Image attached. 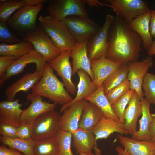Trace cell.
<instances>
[{
    "label": "cell",
    "instance_id": "obj_1",
    "mask_svg": "<svg viewBox=\"0 0 155 155\" xmlns=\"http://www.w3.org/2000/svg\"><path fill=\"white\" fill-rule=\"evenodd\" d=\"M108 40L106 57L108 59L127 65L138 59L142 40L122 18L115 17L109 30Z\"/></svg>",
    "mask_w": 155,
    "mask_h": 155
},
{
    "label": "cell",
    "instance_id": "obj_2",
    "mask_svg": "<svg viewBox=\"0 0 155 155\" xmlns=\"http://www.w3.org/2000/svg\"><path fill=\"white\" fill-rule=\"evenodd\" d=\"M65 87L63 82L57 78L47 63L41 79L32 88V93L46 98L62 106L73 99Z\"/></svg>",
    "mask_w": 155,
    "mask_h": 155
},
{
    "label": "cell",
    "instance_id": "obj_3",
    "mask_svg": "<svg viewBox=\"0 0 155 155\" xmlns=\"http://www.w3.org/2000/svg\"><path fill=\"white\" fill-rule=\"evenodd\" d=\"M38 20L44 31L61 52L71 51L77 43L63 20H56L49 15H40Z\"/></svg>",
    "mask_w": 155,
    "mask_h": 155
},
{
    "label": "cell",
    "instance_id": "obj_4",
    "mask_svg": "<svg viewBox=\"0 0 155 155\" xmlns=\"http://www.w3.org/2000/svg\"><path fill=\"white\" fill-rule=\"evenodd\" d=\"M43 4L36 6L26 5L17 10L7 20L9 28L22 33L21 35L35 31L36 20Z\"/></svg>",
    "mask_w": 155,
    "mask_h": 155
},
{
    "label": "cell",
    "instance_id": "obj_5",
    "mask_svg": "<svg viewBox=\"0 0 155 155\" xmlns=\"http://www.w3.org/2000/svg\"><path fill=\"white\" fill-rule=\"evenodd\" d=\"M86 2V0H49L47 11L49 16L58 20L74 15L88 17Z\"/></svg>",
    "mask_w": 155,
    "mask_h": 155
},
{
    "label": "cell",
    "instance_id": "obj_6",
    "mask_svg": "<svg viewBox=\"0 0 155 155\" xmlns=\"http://www.w3.org/2000/svg\"><path fill=\"white\" fill-rule=\"evenodd\" d=\"M61 116L54 110L38 117L33 124L31 139L37 141L55 137L60 129L59 121Z\"/></svg>",
    "mask_w": 155,
    "mask_h": 155
},
{
    "label": "cell",
    "instance_id": "obj_7",
    "mask_svg": "<svg viewBox=\"0 0 155 155\" xmlns=\"http://www.w3.org/2000/svg\"><path fill=\"white\" fill-rule=\"evenodd\" d=\"M21 36L23 40L31 43L48 63L55 58L61 53L40 24L35 31Z\"/></svg>",
    "mask_w": 155,
    "mask_h": 155
},
{
    "label": "cell",
    "instance_id": "obj_8",
    "mask_svg": "<svg viewBox=\"0 0 155 155\" xmlns=\"http://www.w3.org/2000/svg\"><path fill=\"white\" fill-rule=\"evenodd\" d=\"M110 3L116 16L123 19L128 24L137 17L150 10L146 1L143 0H106Z\"/></svg>",
    "mask_w": 155,
    "mask_h": 155
},
{
    "label": "cell",
    "instance_id": "obj_9",
    "mask_svg": "<svg viewBox=\"0 0 155 155\" xmlns=\"http://www.w3.org/2000/svg\"><path fill=\"white\" fill-rule=\"evenodd\" d=\"M63 21L71 34L79 43L89 39L101 28L98 24L87 16H70L65 18Z\"/></svg>",
    "mask_w": 155,
    "mask_h": 155
},
{
    "label": "cell",
    "instance_id": "obj_10",
    "mask_svg": "<svg viewBox=\"0 0 155 155\" xmlns=\"http://www.w3.org/2000/svg\"><path fill=\"white\" fill-rule=\"evenodd\" d=\"M115 17L108 14L104 24L99 31L89 39L87 44L88 56L92 61L103 57H106L108 48L109 30Z\"/></svg>",
    "mask_w": 155,
    "mask_h": 155
},
{
    "label": "cell",
    "instance_id": "obj_11",
    "mask_svg": "<svg viewBox=\"0 0 155 155\" xmlns=\"http://www.w3.org/2000/svg\"><path fill=\"white\" fill-rule=\"evenodd\" d=\"M46 61L42 55L34 48L28 53L17 59L7 69L5 76L0 79V86L2 87L5 82L12 77L22 73L28 64H36V70L43 74Z\"/></svg>",
    "mask_w": 155,
    "mask_h": 155
},
{
    "label": "cell",
    "instance_id": "obj_12",
    "mask_svg": "<svg viewBox=\"0 0 155 155\" xmlns=\"http://www.w3.org/2000/svg\"><path fill=\"white\" fill-rule=\"evenodd\" d=\"M26 98L31 103L21 114L20 118L22 124H33L38 117L45 113L54 110L57 105L56 103L44 101L42 97L32 93L27 94Z\"/></svg>",
    "mask_w": 155,
    "mask_h": 155
},
{
    "label": "cell",
    "instance_id": "obj_13",
    "mask_svg": "<svg viewBox=\"0 0 155 155\" xmlns=\"http://www.w3.org/2000/svg\"><path fill=\"white\" fill-rule=\"evenodd\" d=\"M153 65V61L150 56L142 61H137L128 65L127 79L130 82V89L134 90L141 100L144 96L142 88L144 78Z\"/></svg>",
    "mask_w": 155,
    "mask_h": 155
},
{
    "label": "cell",
    "instance_id": "obj_14",
    "mask_svg": "<svg viewBox=\"0 0 155 155\" xmlns=\"http://www.w3.org/2000/svg\"><path fill=\"white\" fill-rule=\"evenodd\" d=\"M71 51L62 52L60 54L48 63L61 78L65 87L69 94L75 95L77 88L71 79L72 68L70 62Z\"/></svg>",
    "mask_w": 155,
    "mask_h": 155
},
{
    "label": "cell",
    "instance_id": "obj_15",
    "mask_svg": "<svg viewBox=\"0 0 155 155\" xmlns=\"http://www.w3.org/2000/svg\"><path fill=\"white\" fill-rule=\"evenodd\" d=\"M123 64L103 57L91 61V70L94 76L93 82L97 88L118 69Z\"/></svg>",
    "mask_w": 155,
    "mask_h": 155
},
{
    "label": "cell",
    "instance_id": "obj_16",
    "mask_svg": "<svg viewBox=\"0 0 155 155\" xmlns=\"http://www.w3.org/2000/svg\"><path fill=\"white\" fill-rule=\"evenodd\" d=\"M87 101L85 99H82L64 111L60 119V130L72 133L79 128L83 108Z\"/></svg>",
    "mask_w": 155,
    "mask_h": 155
},
{
    "label": "cell",
    "instance_id": "obj_17",
    "mask_svg": "<svg viewBox=\"0 0 155 155\" xmlns=\"http://www.w3.org/2000/svg\"><path fill=\"white\" fill-rule=\"evenodd\" d=\"M43 74L36 70L33 73H28L8 87L5 91L7 100H14L16 94L19 92H27L32 88L41 79Z\"/></svg>",
    "mask_w": 155,
    "mask_h": 155
},
{
    "label": "cell",
    "instance_id": "obj_18",
    "mask_svg": "<svg viewBox=\"0 0 155 155\" xmlns=\"http://www.w3.org/2000/svg\"><path fill=\"white\" fill-rule=\"evenodd\" d=\"M88 39L81 43L77 42L71 51V57L72 60V75L79 70H83L94 79L91 66V61L88 56L87 44Z\"/></svg>",
    "mask_w": 155,
    "mask_h": 155
},
{
    "label": "cell",
    "instance_id": "obj_19",
    "mask_svg": "<svg viewBox=\"0 0 155 155\" xmlns=\"http://www.w3.org/2000/svg\"><path fill=\"white\" fill-rule=\"evenodd\" d=\"M117 137L124 150L130 155H154V141L137 140L121 134Z\"/></svg>",
    "mask_w": 155,
    "mask_h": 155
},
{
    "label": "cell",
    "instance_id": "obj_20",
    "mask_svg": "<svg viewBox=\"0 0 155 155\" xmlns=\"http://www.w3.org/2000/svg\"><path fill=\"white\" fill-rule=\"evenodd\" d=\"M142 112L141 100L135 92L126 108L124 115V127L128 133L132 136L137 131V122Z\"/></svg>",
    "mask_w": 155,
    "mask_h": 155
},
{
    "label": "cell",
    "instance_id": "obj_21",
    "mask_svg": "<svg viewBox=\"0 0 155 155\" xmlns=\"http://www.w3.org/2000/svg\"><path fill=\"white\" fill-rule=\"evenodd\" d=\"M150 10L135 18L128 24L129 27L140 36L144 48L147 50L153 42L150 29Z\"/></svg>",
    "mask_w": 155,
    "mask_h": 155
},
{
    "label": "cell",
    "instance_id": "obj_22",
    "mask_svg": "<svg viewBox=\"0 0 155 155\" xmlns=\"http://www.w3.org/2000/svg\"><path fill=\"white\" fill-rule=\"evenodd\" d=\"M77 73L79 78L76 95L72 100L68 104L61 106V113L72 104L85 99L94 93L98 88L92 80L89 74L82 70H78Z\"/></svg>",
    "mask_w": 155,
    "mask_h": 155
},
{
    "label": "cell",
    "instance_id": "obj_23",
    "mask_svg": "<svg viewBox=\"0 0 155 155\" xmlns=\"http://www.w3.org/2000/svg\"><path fill=\"white\" fill-rule=\"evenodd\" d=\"M92 131L96 141L99 139H107L111 134L117 132L121 134H127V131L122 123L103 115Z\"/></svg>",
    "mask_w": 155,
    "mask_h": 155
},
{
    "label": "cell",
    "instance_id": "obj_24",
    "mask_svg": "<svg viewBox=\"0 0 155 155\" xmlns=\"http://www.w3.org/2000/svg\"><path fill=\"white\" fill-rule=\"evenodd\" d=\"M73 138V146L77 152H92L96 144V140L92 131L79 128L72 133Z\"/></svg>",
    "mask_w": 155,
    "mask_h": 155
},
{
    "label": "cell",
    "instance_id": "obj_25",
    "mask_svg": "<svg viewBox=\"0 0 155 155\" xmlns=\"http://www.w3.org/2000/svg\"><path fill=\"white\" fill-rule=\"evenodd\" d=\"M103 115V112L98 107L87 101L83 108L79 128L92 131Z\"/></svg>",
    "mask_w": 155,
    "mask_h": 155
},
{
    "label": "cell",
    "instance_id": "obj_26",
    "mask_svg": "<svg viewBox=\"0 0 155 155\" xmlns=\"http://www.w3.org/2000/svg\"><path fill=\"white\" fill-rule=\"evenodd\" d=\"M141 101L142 112V117L139 120V129L131 138L138 140H151L149 128L152 119V116L150 111V104L144 98Z\"/></svg>",
    "mask_w": 155,
    "mask_h": 155
},
{
    "label": "cell",
    "instance_id": "obj_27",
    "mask_svg": "<svg viewBox=\"0 0 155 155\" xmlns=\"http://www.w3.org/2000/svg\"><path fill=\"white\" fill-rule=\"evenodd\" d=\"M85 99L98 107L107 118L119 122L104 93L102 85L98 87L94 93Z\"/></svg>",
    "mask_w": 155,
    "mask_h": 155
},
{
    "label": "cell",
    "instance_id": "obj_28",
    "mask_svg": "<svg viewBox=\"0 0 155 155\" xmlns=\"http://www.w3.org/2000/svg\"><path fill=\"white\" fill-rule=\"evenodd\" d=\"M23 110L14 109L9 101L4 100L0 102V123L8 124L18 128L22 124L20 117Z\"/></svg>",
    "mask_w": 155,
    "mask_h": 155
},
{
    "label": "cell",
    "instance_id": "obj_29",
    "mask_svg": "<svg viewBox=\"0 0 155 155\" xmlns=\"http://www.w3.org/2000/svg\"><path fill=\"white\" fill-rule=\"evenodd\" d=\"M34 48L31 43L23 40L12 44L1 43L0 55L14 56L18 58L28 53Z\"/></svg>",
    "mask_w": 155,
    "mask_h": 155
},
{
    "label": "cell",
    "instance_id": "obj_30",
    "mask_svg": "<svg viewBox=\"0 0 155 155\" xmlns=\"http://www.w3.org/2000/svg\"><path fill=\"white\" fill-rule=\"evenodd\" d=\"M0 142L1 144L16 149L25 155H35L33 151L34 140L32 139L10 138L1 136Z\"/></svg>",
    "mask_w": 155,
    "mask_h": 155
},
{
    "label": "cell",
    "instance_id": "obj_31",
    "mask_svg": "<svg viewBox=\"0 0 155 155\" xmlns=\"http://www.w3.org/2000/svg\"><path fill=\"white\" fill-rule=\"evenodd\" d=\"M35 155H59V145L56 137L34 141Z\"/></svg>",
    "mask_w": 155,
    "mask_h": 155
},
{
    "label": "cell",
    "instance_id": "obj_32",
    "mask_svg": "<svg viewBox=\"0 0 155 155\" xmlns=\"http://www.w3.org/2000/svg\"><path fill=\"white\" fill-rule=\"evenodd\" d=\"M128 65L123 64L103 83L102 86L105 94L121 84L127 78Z\"/></svg>",
    "mask_w": 155,
    "mask_h": 155
},
{
    "label": "cell",
    "instance_id": "obj_33",
    "mask_svg": "<svg viewBox=\"0 0 155 155\" xmlns=\"http://www.w3.org/2000/svg\"><path fill=\"white\" fill-rule=\"evenodd\" d=\"M26 5L24 0H0V21L7 22L17 10Z\"/></svg>",
    "mask_w": 155,
    "mask_h": 155
},
{
    "label": "cell",
    "instance_id": "obj_34",
    "mask_svg": "<svg viewBox=\"0 0 155 155\" xmlns=\"http://www.w3.org/2000/svg\"><path fill=\"white\" fill-rule=\"evenodd\" d=\"M135 92L134 90L130 89L111 105L114 112L120 123H125L124 115L126 106Z\"/></svg>",
    "mask_w": 155,
    "mask_h": 155
},
{
    "label": "cell",
    "instance_id": "obj_35",
    "mask_svg": "<svg viewBox=\"0 0 155 155\" xmlns=\"http://www.w3.org/2000/svg\"><path fill=\"white\" fill-rule=\"evenodd\" d=\"M55 137L59 145V155H74L71 149L72 137L71 133L60 129Z\"/></svg>",
    "mask_w": 155,
    "mask_h": 155
},
{
    "label": "cell",
    "instance_id": "obj_36",
    "mask_svg": "<svg viewBox=\"0 0 155 155\" xmlns=\"http://www.w3.org/2000/svg\"><path fill=\"white\" fill-rule=\"evenodd\" d=\"M142 87L145 99L155 106V74L148 73L144 78Z\"/></svg>",
    "mask_w": 155,
    "mask_h": 155
},
{
    "label": "cell",
    "instance_id": "obj_37",
    "mask_svg": "<svg viewBox=\"0 0 155 155\" xmlns=\"http://www.w3.org/2000/svg\"><path fill=\"white\" fill-rule=\"evenodd\" d=\"M130 89L129 82L126 79L121 84L113 88L105 94L112 105Z\"/></svg>",
    "mask_w": 155,
    "mask_h": 155
},
{
    "label": "cell",
    "instance_id": "obj_38",
    "mask_svg": "<svg viewBox=\"0 0 155 155\" xmlns=\"http://www.w3.org/2000/svg\"><path fill=\"white\" fill-rule=\"evenodd\" d=\"M22 41L10 30L7 22L0 21V42L1 43L12 44Z\"/></svg>",
    "mask_w": 155,
    "mask_h": 155
},
{
    "label": "cell",
    "instance_id": "obj_39",
    "mask_svg": "<svg viewBox=\"0 0 155 155\" xmlns=\"http://www.w3.org/2000/svg\"><path fill=\"white\" fill-rule=\"evenodd\" d=\"M18 59L14 56H0V78L5 75L9 67Z\"/></svg>",
    "mask_w": 155,
    "mask_h": 155
},
{
    "label": "cell",
    "instance_id": "obj_40",
    "mask_svg": "<svg viewBox=\"0 0 155 155\" xmlns=\"http://www.w3.org/2000/svg\"><path fill=\"white\" fill-rule=\"evenodd\" d=\"M0 134L10 138L17 137L18 128L10 125L0 123Z\"/></svg>",
    "mask_w": 155,
    "mask_h": 155
},
{
    "label": "cell",
    "instance_id": "obj_41",
    "mask_svg": "<svg viewBox=\"0 0 155 155\" xmlns=\"http://www.w3.org/2000/svg\"><path fill=\"white\" fill-rule=\"evenodd\" d=\"M33 124H22L18 128L17 137L23 139H31Z\"/></svg>",
    "mask_w": 155,
    "mask_h": 155
},
{
    "label": "cell",
    "instance_id": "obj_42",
    "mask_svg": "<svg viewBox=\"0 0 155 155\" xmlns=\"http://www.w3.org/2000/svg\"><path fill=\"white\" fill-rule=\"evenodd\" d=\"M0 155H25L19 151L13 148H8L5 146H0Z\"/></svg>",
    "mask_w": 155,
    "mask_h": 155
},
{
    "label": "cell",
    "instance_id": "obj_43",
    "mask_svg": "<svg viewBox=\"0 0 155 155\" xmlns=\"http://www.w3.org/2000/svg\"><path fill=\"white\" fill-rule=\"evenodd\" d=\"M150 32L152 37L155 38V10H150Z\"/></svg>",
    "mask_w": 155,
    "mask_h": 155
},
{
    "label": "cell",
    "instance_id": "obj_44",
    "mask_svg": "<svg viewBox=\"0 0 155 155\" xmlns=\"http://www.w3.org/2000/svg\"><path fill=\"white\" fill-rule=\"evenodd\" d=\"M152 119L149 128V133L151 140L155 141V114H152Z\"/></svg>",
    "mask_w": 155,
    "mask_h": 155
},
{
    "label": "cell",
    "instance_id": "obj_45",
    "mask_svg": "<svg viewBox=\"0 0 155 155\" xmlns=\"http://www.w3.org/2000/svg\"><path fill=\"white\" fill-rule=\"evenodd\" d=\"M86 4L91 7H96L98 8V5L101 7L106 6L109 7V5L106 3H102L97 0H86Z\"/></svg>",
    "mask_w": 155,
    "mask_h": 155
},
{
    "label": "cell",
    "instance_id": "obj_46",
    "mask_svg": "<svg viewBox=\"0 0 155 155\" xmlns=\"http://www.w3.org/2000/svg\"><path fill=\"white\" fill-rule=\"evenodd\" d=\"M48 0H24L26 5L36 6L43 4L48 1Z\"/></svg>",
    "mask_w": 155,
    "mask_h": 155
},
{
    "label": "cell",
    "instance_id": "obj_47",
    "mask_svg": "<svg viewBox=\"0 0 155 155\" xmlns=\"http://www.w3.org/2000/svg\"><path fill=\"white\" fill-rule=\"evenodd\" d=\"M19 100L18 99H17L11 101H9L12 107L15 109L19 111H21L22 110L20 108L22 104H20L19 103Z\"/></svg>",
    "mask_w": 155,
    "mask_h": 155
},
{
    "label": "cell",
    "instance_id": "obj_48",
    "mask_svg": "<svg viewBox=\"0 0 155 155\" xmlns=\"http://www.w3.org/2000/svg\"><path fill=\"white\" fill-rule=\"evenodd\" d=\"M147 53L149 56L155 55V40L153 42L151 46L148 50Z\"/></svg>",
    "mask_w": 155,
    "mask_h": 155
},
{
    "label": "cell",
    "instance_id": "obj_49",
    "mask_svg": "<svg viewBox=\"0 0 155 155\" xmlns=\"http://www.w3.org/2000/svg\"><path fill=\"white\" fill-rule=\"evenodd\" d=\"M116 150L118 153V155H130L125 152L124 149L121 147H117Z\"/></svg>",
    "mask_w": 155,
    "mask_h": 155
},
{
    "label": "cell",
    "instance_id": "obj_50",
    "mask_svg": "<svg viewBox=\"0 0 155 155\" xmlns=\"http://www.w3.org/2000/svg\"><path fill=\"white\" fill-rule=\"evenodd\" d=\"M79 155H102L101 154H94L92 152L90 153H81L79 154Z\"/></svg>",
    "mask_w": 155,
    "mask_h": 155
},
{
    "label": "cell",
    "instance_id": "obj_51",
    "mask_svg": "<svg viewBox=\"0 0 155 155\" xmlns=\"http://www.w3.org/2000/svg\"><path fill=\"white\" fill-rule=\"evenodd\" d=\"M154 155H155V147L154 149Z\"/></svg>",
    "mask_w": 155,
    "mask_h": 155
},
{
    "label": "cell",
    "instance_id": "obj_52",
    "mask_svg": "<svg viewBox=\"0 0 155 155\" xmlns=\"http://www.w3.org/2000/svg\"><path fill=\"white\" fill-rule=\"evenodd\" d=\"M154 141L155 142V141Z\"/></svg>",
    "mask_w": 155,
    "mask_h": 155
}]
</instances>
